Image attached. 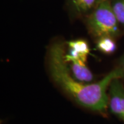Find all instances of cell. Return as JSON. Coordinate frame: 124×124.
I'll return each instance as SVG.
<instances>
[{
    "label": "cell",
    "instance_id": "1",
    "mask_svg": "<svg viewBox=\"0 0 124 124\" xmlns=\"http://www.w3.org/2000/svg\"><path fill=\"white\" fill-rule=\"evenodd\" d=\"M65 55L64 43L56 41L51 45L48 51V67L54 81L80 106L105 114L108 107V87L115 79H122L124 72L117 67L99 82L85 84L71 75L67 66Z\"/></svg>",
    "mask_w": 124,
    "mask_h": 124
},
{
    "label": "cell",
    "instance_id": "2",
    "mask_svg": "<svg viewBox=\"0 0 124 124\" xmlns=\"http://www.w3.org/2000/svg\"><path fill=\"white\" fill-rule=\"evenodd\" d=\"M85 18L89 33L96 40L102 37L116 38L120 35V24L112 10L110 0L98 4Z\"/></svg>",
    "mask_w": 124,
    "mask_h": 124
},
{
    "label": "cell",
    "instance_id": "3",
    "mask_svg": "<svg viewBox=\"0 0 124 124\" xmlns=\"http://www.w3.org/2000/svg\"><path fill=\"white\" fill-rule=\"evenodd\" d=\"M121 79H115L109 86L108 108L111 113L124 122V86Z\"/></svg>",
    "mask_w": 124,
    "mask_h": 124
},
{
    "label": "cell",
    "instance_id": "4",
    "mask_svg": "<svg viewBox=\"0 0 124 124\" xmlns=\"http://www.w3.org/2000/svg\"><path fill=\"white\" fill-rule=\"evenodd\" d=\"M97 0H66L67 9L72 18H85L95 8Z\"/></svg>",
    "mask_w": 124,
    "mask_h": 124
},
{
    "label": "cell",
    "instance_id": "5",
    "mask_svg": "<svg viewBox=\"0 0 124 124\" xmlns=\"http://www.w3.org/2000/svg\"><path fill=\"white\" fill-rule=\"evenodd\" d=\"M69 53L65 55L66 62L72 60H81L86 62L87 55L90 54V48L86 40L78 39L67 43Z\"/></svg>",
    "mask_w": 124,
    "mask_h": 124
},
{
    "label": "cell",
    "instance_id": "6",
    "mask_svg": "<svg viewBox=\"0 0 124 124\" xmlns=\"http://www.w3.org/2000/svg\"><path fill=\"white\" fill-rule=\"evenodd\" d=\"M69 69L76 80L82 83L90 82L93 80V74L86 64V62L81 60H71Z\"/></svg>",
    "mask_w": 124,
    "mask_h": 124
},
{
    "label": "cell",
    "instance_id": "7",
    "mask_svg": "<svg viewBox=\"0 0 124 124\" xmlns=\"http://www.w3.org/2000/svg\"><path fill=\"white\" fill-rule=\"evenodd\" d=\"M97 47L102 53L110 55L115 52L117 49V45L114 38L102 37L97 40Z\"/></svg>",
    "mask_w": 124,
    "mask_h": 124
},
{
    "label": "cell",
    "instance_id": "8",
    "mask_svg": "<svg viewBox=\"0 0 124 124\" xmlns=\"http://www.w3.org/2000/svg\"><path fill=\"white\" fill-rule=\"evenodd\" d=\"M110 4L119 24L124 29V0H110Z\"/></svg>",
    "mask_w": 124,
    "mask_h": 124
},
{
    "label": "cell",
    "instance_id": "9",
    "mask_svg": "<svg viewBox=\"0 0 124 124\" xmlns=\"http://www.w3.org/2000/svg\"><path fill=\"white\" fill-rule=\"evenodd\" d=\"M121 70L123 71L124 73V55L122 56V58H121L119 63V66H118Z\"/></svg>",
    "mask_w": 124,
    "mask_h": 124
},
{
    "label": "cell",
    "instance_id": "10",
    "mask_svg": "<svg viewBox=\"0 0 124 124\" xmlns=\"http://www.w3.org/2000/svg\"><path fill=\"white\" fill-rule=\"evenodd\" d=\"M105 1V0H97V5H96V6H97L98 4H100V2H102V1Z\"/></svg>",
    "mask_w": 124,
    "mask_h": 124
}]
</instances>
